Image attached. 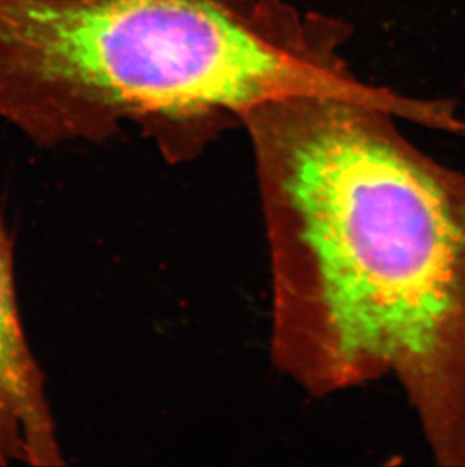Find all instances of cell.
Wrapping results in <instances>:
<instances>
[{"instance_id": "6da1fadb", "label": "cell", "mask_w": 465, "mask_h": 467, "mask_svg": "<svg viewBox=\"0 0 465 467\" xmlns=\"http://www.w3.org/2000/svg\"><path fill=\"white\" fill-rule=\"evenodd\" d=\"M372 91L248 119L274 277V351L324 395L393 375L439 466L465 467V172Z\"/></svg>"}, {"instance_id": "7a4b0ae2", "label": "cell", "mask_w": 465, "mask_h": 467, "mask_svg": "<svg viewBox=\"0 0 465 467\" xmlns=\"http://www.w3.org/2000/svg\"><path fill=\"white\" fill-rule=\"evenodd\" d=\"M342 36L285 0H0V119L47 149L140 121L174 156L185 129L360 84Z\"/></svg>"}, {"instance_id": "3957f363", "label": "cell", "mask_w": 465, "mask_h": 467, "mask_svg": "<svg viewBox=\"0 0 465 467\" xmlns=\"http://www.w3.org/2000/svg\"><path fill=\"white\" fill-rule=\"evenodd\" d=\"M62 466L45 372L18 307L14 241L0 221V466Z\"/></svg>"}]
</instances>
